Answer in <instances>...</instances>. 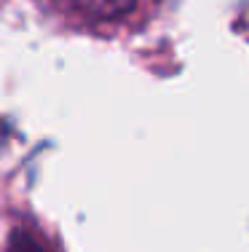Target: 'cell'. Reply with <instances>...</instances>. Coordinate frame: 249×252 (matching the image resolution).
I'll return each mask as SVG.
<instances>
[{
    "label": "cell",
    "mask_w": 249,
    "mask_h": 252,
    "mask_svg": "<svg viewBox=\"0 0 249 252\" xmlns=\"http://www.w3.org/2000/svg\"><path fill=\"white\" fill-rule=\"evenodd\" d=\"M59 8L70 16L88 22H108L129 14L137 5V0H54Z\"/></svg>",
    "instance_id": "cell-1"
}]
</instances>
